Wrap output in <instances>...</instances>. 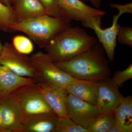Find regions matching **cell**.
Instances as JSON below:
<instances>
[{
    "mask_svg": "<svg viewBox=\"0 0 132 132\" xmlns=\"http://www.w3.org/2000/svg\"><path fill=\"white\" fill-rule=\"evenodd\" d=\"M114 112L106 114H100L88 128V132H108L116 125Z\"/></svg>",
    "mask_w": 132,
    "mask_h": 132,
    "instance_id": "cell-18",
    "label": "cell"
},
{
    "mask_svg": "<svg viewBox=\"0 0 132 132\" xmlns=\"http://www.w3.org/2000/svg\"><path fill=\"white\" fill-rule=\"evenodd\" d=\"M12 45L17 52L22 54H31L34 50L32 42L28 37L24 36H15L12 39Z\"/></svg>",
    "mask_w": 132,
    "mask_h": 132,
    "instance_id": "cell-21",
    "label": "cell"
},
{
    "mask_svg": "<svg viewBox=\"0 0 132 132\" xmlns=\"http://www.w3.org/2000/svg\"><path fill=\"white\" fill-rule=\"evenodd\" d=\"M120 16L115 15L113 17L112 26L104 29L101 27L94 25L92 29L94 31L107 55L109 60L111 61L114 60V54L117 44V35L120 26L118 21Z\"/></svg>",
    "mask_w": 132,
    "mask_h": 132,
    "instance_id": "cell-13",
    "label": "cell"
},
{
    "mask_svg": "<svg viewBox=\"0 0 132 132\" xmlns=\"http://www.w3.org/2000/svg\"><path fill=\"white\" fill-rule=\"evenodd\" d=\"M11 95L19 103L26 118L40 114L54 113L38 88L37 82L20 88Z\"/></svg>",
    "mask_w": 132,
    "mask_h": 132,
    "instance_id": "cell-6",
    "label": "cell"
},
{
    "mask_svg": "<svg viewBox=\"0 0 132 132\" xmlns=\"http://www.w3.org/2000/svg\"><path fill=\"white\" fill-rule=\"evenodd\" d=\"M98 82L81 80L68 85L65 88L78 98L96 105Z\"/></svg>",
    "mask_w": 132,
    "mask_h": 132,
    "instance_id": "cell-16",
    "label": "cell"
},
{
    "mask_svg": "<svg viewBox=\"0 0 132 132\" xmlns=\"http://www.w3.org/2000/svg\"><path fill=\"white\" fill-rule=\"evenodd\" d=\"M65 105L68 117L78 125L87 129L100 115L96 105L78 98L68 93Z\"/></svg>",
    "mask_w": 132,
    "mask_h": 132,
    "instance_id": "cell-7",
    "label": "cell"
},
{
    "mask_svg": "<svg viewBox=\"0 0 132 132\" xmlns=\"http://www.w3.org/2000/svg\"><path fill=\"white\" fill-rule=\"evenodd\" d=\"M119 88L110 78L97 82L96 105L100 114L114 112L123 100Z\"/></svg>",
    "mask_w": 132,
    "mask_h": 132,
    "instance_id": "cell-10",
    "label": "cell"
},
{
    "mask_svg": "<svg viewBox=\"0 0 132 132\" xmlns=\"http://www.w3.org/2000/svg\"><path fill=\"white\" fill-rule=\"evenodd\" d=\"M82 1H88V0H82Z\"/></svg>",
    "mask_w": 132,
    "mask_h": 132,
    "instance_id": "cell-31",
    "label": "cell"
},
{
    "mask_svg": "<svg viewBox=\"0 0 132 132\" xmlns=\"http://www.w3.org/2000/svg\"><path fill=\"white\" fill-rule=\"evenodd\" d=\"M0 113L4 132H23L26 117L12 95L0 98Z\"/></svg>",
    "mask_w": 132,
    "mask_h": 132,
    "instance_id": "cell-9",
    "label": "cell"
},
{
    "mask_svg": "<svg viewBox=\"0 0 132 132\" xmlns=\"http://www.w3.org/2000/svg\"><path fill=\"white\" fill-rule=\"evenodd\" d=\"M71 21L65 17H55L45 14L17 21L12 30L25 33L40 47L45 48L55 36L71 26Z\"/></svg>",
    "mask_w": 132,
    "mask_h": 132,
    "instance_id": "cell-3",
    "label": "cell"
},
{
    "mask_svg": "<svg viewBox=\"0 0 132 132\" xmlns=\"http://www.w3.org/2000/svg\"><path fill=\"white\" fill-rule=\"evenodd\" d=\"M0 64L17 75L36 79L35 72L29 57L17 52L11 43L6 42L3 45L0 54Z\"/></svg>",
    "mask_w": 132,
    "mask_h": 132,
    "instance_id": "cell-8",
    "label": "cell"
},
{
    "mask_svg": "<svg viewBox=\"0 0 132 132\" xmlns=\"http://www.w3.org/2000/svg\"><path fill=\"white\" fill-rule=\"evenodd\" d=\"M57 117L54 113L26 117L23 132H55Z\"/></svg>",
    "mask_w": 132,
    "mask_h": 132,
    "instance_id": "cell-14",
    "label": "cell"
},
{
    "mask_svg": "<svg viewBox=\"0 0 132 132\" xmlns=\"http://www.w3.org/2000/svg\"><path fill=\"white\" fill-rule=\"evenodd\" d=\"M0 132H4L2 120L1 117V113H0Z\"/></svg>",
    "mask_w": 132,
    "mask_h": 132,
    "instance_id": "cell-29",
    "label": "cell"
},
{
    "mask_svg": "<svg viewBox=\"0 0 132 132\" xmlns=\"http://www.w3.org/2000/svg\"><path fill=\"white\" fill-rule=\"evenodd\" d=\"M116 124L122 132H132V97H125L114 111Z\"/></svg>",
    "mask_w": 132,
    "mask_h": 132,
    "instance_id": "cell-17",
    "label": "cell"
},
{
    "mask_svg": "<svg viewBox=\"0 0 132 132\" xmlns=\"http://www.w3.org/2000/svg\"><path fill=\"white\" fill-rule=\"evenodd\" d=\"M17 21L14 11L12 6H9L0 1V27L3 31L13 29Z\"/></svg>",
    "mask_w": 132,
    "mask_h": 132,
    "instance_id": "cell-19",
    "label": "cell"
},
{
    "mask_svg": "<svg viewBox=\"0 0 132 132\" xmlns=\"http://www.w3.org/2000/svg\"><path fill=\"white\" fill-rule=\"evenodd\" d=\"M3 3L9 6H12V0H0Z\"/></svg>",
    "mask_w": 132,
    "mask_h": 132,
    "instance_id": "cell-28",
    "label": "cell"
},
{
    "mask_svg": "<svg viewBox=\"0 0 132 132\" xmlns=\"http://www.w3.org/2000/svg\"><path fill=\"white\" fill-rule=\"evenodd\" d=\"M29 58L37 81L65 88L68 85L82 80L74 78L59 68L46 53L40 51Z\"/></svg>",
    "mask_w": 132,
    "mask_h": 132,
    "instance_id": "cell-4",
    "label": "cell"
},
{
    "mask_svg": "<svg viewBox=\"0 0 132 132\" xmlns=\"http://www.w3.org/2000/svg\"><path fill=\"white\" fill-rule=\"evenodd\" d=\"M0 30H1V27H0ZM3 46V45H2L1 43V41H0V54H1V52L2 51Z\"/></svg>",
    "mask_w": 132,
    "mask_h": 132,
    "instance_id": "cell-30",
    "label": "cell"
},
{
    "mask_svg": "<svg viewBox=\"0 0 132 132\" xmlns=\"http://www.w3.org/2000/svg\"><path fill=\"white\" fill-rule=\"evenodd\" d=\"M110 7L112 8L116 9L119 11L118 14L120 17L124 14H132V3H127L125 5H120L117 3H112L110 5Z\"/></svg>",
    "mask_w": 132,
    "mask_h": 132,
    "instance_id": "cell-25",
    "label": "cell"
},
{
    "mask_svg": "<svg viewBox=\"0 0 132 132\" xmlns=\"http://www.w3.org/2000/svg\"><path fill=\"white\" fill-rule=\"evenodd\" d=\"M38 1L44 7L47 14L48 15L54 17H65L67 18L61 9L58 0Z\"/></svg>",
    "mask_w": 132,
    "mask_h": 132,
    "instance_id": "cell-22",
    "label": "cell"
},
{
    "mask_svg": "<svg viewBox=\"0 0 132 132\" xmlns=\"http://www.w3.org/2000/svg\"><path fill=\"white\" fill-rule=\"evenodd\" d=\"M108 132H122L116 124L111 128Z\"/></svg>",
    "mask_w": 132,
    "mask_h": 132,
    "instance_id": "cell-27",
    "label": "cell"
},
{
    "mask_svg": "<svg viewBox=\"0 0 132 132\" xmlns=\"http://www.w3.org/2000/svg\"><path fill=\"white\" fill-rule=\"evenodd\" d=\"M38 88L48 105L55 114L60 117H69L65 102L68 93L64 88L55 86L37 81Z\"/></svg>",
    "mask_w": 132,
    "mask_h": 132,
    "instance_id": "cell-11",
    "label": "cell"
},
{
    "mask_svg": "<svg viewBox=\"0 0 132 132\" xmlns=\"http://www.w3.org/2000/svg\"><path fill=\"white\" fill-rule=\"evenodd\" d=\"M37 82L35 79L17 75L0 64V98L9 96L22 87Z\"/></svg>",
    "mask_w": 132,
    "mask_h": 132,
    "instance_id": "cell-12",
    "label": "cell"
},
{
    "mask_svg": "<svg viewBox=\"0 0 132 132\" xmlns=\"http://www.w3.org/2000/svg\"><path fill=\"white\" fill-rule=\"evenodd\" d=\"M97 42L84 29L71 26L55 36L45 48L46 53L54 62H60L87 51Z\"/></svg>",
    "mask_w": 132,
    "mask_h": 132,
    "instance_id": "cell-2",
    "label": "cell"
},
{
    "mask_svg": "<svg viewBox=\"0 0 132 132\" xmlns=\"http://www.w3.org/2000/svg\"><path fill=\"white\" fill-rule=\"evenodd\" d=\"M65 16L71 20L80 22L83 27L92 29L94 26L101 27L102 18L106 12L92 7L82 0H58Z\"/></svg>",
    "mask_w": 132,
    "mask_h": 132,
    "instance_id": "cell-5",
    "label": "cell"
},
{
    "mask_svg": "<svg viewBox=\"0 0 132 132\" xmlns=\"http://www.w3.org/2000/svg\"><path fill=\"white\" fill-rule=\"evenodd\" d=\"M12 7L17 21L47 14L38 0H12Z\"/></svg>",
    "mask_w": 132,
    "mask_h": 132,
    "instance_id": "cell-15",
    "label": "cell"
},
{
    "mask_svg": "<svg viewBox=\"0 0 132 132\" xmlns=\"http://www.w3.org/2000/svg\"><path fill=\"white\" fill-rule=\"evenodd\" d=\"M55 132H88V130L76 124L69 117L58 116Z\"/></svg>",
    "mask_w": 132,
    "mask_h": 132,
    "instance_id": "cell-20",
    "label": "cell"
},
{
    "mask_svg": "<svg viewBox=\"0 0 132 132\" xmlns=\"http://www.w3.org/2000/svg\"><path fill=\"white\" fill-rule=\"evenodd\" d=\"M132 78V65L131 64L125 70L115 72L111 79L120 88L123 86L124 82Z\"/></svg>",
    "mask_w": 132,
    "mask_h": 132,
    "instance_id": "cell-23",
    "label": "cell"
},
{
    "mask_svg": "<svg viewBox=\"0 0 132 132\" xmlns=\"http://www.w3.org/2000/svg\"><path fill=\"white\" fill-rule=\"evenodd\" d=\"M91 2L94 6L97 8H99L101 6V0H88Z\"/></svg>",
    "mask_w": 132,
    "mask_h": 132,
    "instance_id": "cell-26",
    "label": "cell"
},
{
    "mask_svg": "<svg viewBox=\"0 0 132 132\" xmlns=\"http://www.w3.org/2000/svg\"><path fill=\"white\" fill-rule=\"evenodd\" d=\"M117 39L121 44L132 47V28L130 27L120 26Z\"/></svg>",
    "mask_w": 132,
    "mask_h": 132,
    "instance_id": "cell-24",
    "label": "cell"
},
{
    "mask_svg": "<svg viewBox=\"0 0 132 132\" xmlns=\"http://www.w3.org/2000/svg\"><path fill=\"white\" fill-rule=\"evenodd\" d=\"M104 49L97 42L90 49L70 60L54 62L56 65L74 78L81 80L98 82L109 78V63Z\"/></svg>",
    "mask_w": 132,
    "mask_h": 132,
    "instance_id": "cell-1",
    "label": "cell"
}]
</instances>
